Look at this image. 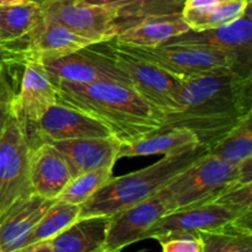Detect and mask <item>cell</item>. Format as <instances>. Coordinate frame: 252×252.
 Wrapping results in <instances>:
<instances>
[{
    "label": "cell",
    "mask_w": 252,
    "mask_h": 252,
    "mask_svg": "<svg viewBox=\"0 0 252 252\" xmlns=\"http://www.w3.org/2000/svg\"><path fill=\"white\" fill-rule=\"evenodd\" d=\"M179 110L164 117L160 129L187 128L201 144H214L252 116V75L218 69L181 79Z\"/></svg>",
    "instance_id": "1"
},
{
    "label": "cell",
    "mask_w": 252,
    "mask_h": 252,
    "mask_svg": "<svg viewBox=\"0 0 252 252\" xmlns=\"http://www.w3.org/2000/svg\"><path fill=\"white\" fill-rule=\"evenodd\" d=\"M54 86L59 103L97 120L122 144L157 132L164 122V116L128 85L110 81H58Z\"/></svg>",
    "instance_id": "2"
},
{
    "label": "cell",
    "mask_w": 252,
    "mask_h": 252,
    "mask_svg": "<svg viewBox=\"0 0 252 252\" xmlns=\"http://www.w3.org/2000/svg\"><path fill=\"white\" fill-rule=\"evenodd\" d=\"M208 152L209 148L199 143L187 149L164 155L159 161L142 170L120 177H111L81 204L79 218L112 216L126 207L153 197Z\"/></svg>",
    "instance_id": "3"
},
{
    "label": "cell",
    "mask_w": 252,
    "mask_h": 252,
    "mask_svg": "<svg viewBox=\"0 0 252 252\" xmlns=\"http://www.w3.org/2000/svg\"><path fill=\"white\" fill-rule=\"evenodd\" d=\"M236 181H252V159L233 165L206 153L162 191L172 211L198 203H208L225 187Z\"/></svg>",
    "instance_id": "4"
},
{
    "label": "cell",
    "mask_w": 252,
    "mask_h": 252,
    "mask_svg": "<svg viewBox=\"0 0 252 252\" xmlns=\"http://www.w3.org/2000/svg\"><path fill=\"white\" fill-rule=\"evenodd\" d=\"M115 43L122 51L149 62L180 79L218 69H233L245 75H252V62L239 54L225 51L201 48L182 44H160L157 47H134Z\"/></svg>",
    "instance_id": "5"
},
{
    "label": "cell",
    "mask_w": 252,
    "mask_h": 252,
    "mask_svg": "<svg viewBox=\"0 0 252 252\" xmlns=\"http://www.w3.org/2000/svg\"><path fill=\"white\" fill-rule=\"evenodd\" d=\"M102 43L118 66L127 74L130 86L140 97L144 98L164 117L179 110L177 93L181 85V79L144 59L122 51L113 38Z\"/></svg>",
    "instance_id": "6"
},
{
    "label": "cell",
    "mask_w": 252,
    "mask_h": 252,
    "mask_svg": "<svg viewBox=\"0 0 252 252\" xmlns=\"http://www.w3.org/2000/svg\"><path fill=\"white\" fill-rule=\"evenodd\" d=\"M52 83H110L130 86L127 74L118 66L102 42L93 43L71 53L42 58ZM132 88V86H130Z\"/></svg>",
    "instance_id": "7"
},
{
    "label": "cell",
    "mask_w": 252,
    "mask_h": 252,
    "mask_svg": "<svg viewBox=\"0 0 252 252\" xmlns=\"http://www.w3.org/2000/svg\"><path fill=\"white\" fill-rule=\"evenodd\" d=\"M31 147L21 123L11 113L0 134V212L32 192Z\"/></svg>",
    "instance_id": "8"
},
{
    "label": "cell",
    "mask_w": 252,
    "mask_h": 252,
    "mask_svg": "<svg viewBox=\"0 0 252 252\" xmlns=\"http://www.w3.org/2000/svg\"><path fill=\"white\" fill-rule=\"evenodd\" d=\"M46 19L59 22L93 43L115 38L120 32L117 10L88 0H49L41 5Z\"/></svg>",
    "instance_id": "9"
},
{
    "label": "cell",
    "mask_w": 252,
    "mask_h": 252,
    "mask_svg": "<svg viewBox=\"0 0 252 252\" xmlns=\"http://www.w3.org/2000/svg\"><path fill=\"white\" fill-rule=\"evenodd\" d=\"M170 212H172L170 201L162 189L153 197L116 212L110 216L102 252H117L144 240L152 226Z\"/></svg>",
    "instance_id": "10"
},
{
    "label": "cell",
    "mask_w": 252,
    "mask_h": 252,
    "mask_svg": "<svg viewBox=\"0 0 252 252\" xmlns=\"http://www.w3.org/2000/svg\"><path fill=\"white\" fill-rule=\"evenodd\" d=\"M24 130L31 148L42 142L112 135L97 120L59 102L49 107L32 127Z\"/></svg>",
    "instance_id": "11"
},
{
    "label": "cell",
    "mask_w": 252,
    "mask_h": 252,
    "mask_svg": "<svg viewBox=\"0 0 252 252\" xmlns=\"http://www.w3.org/2000/svg\"><path fill=\"white\" fill-rule=\"evenodd\" d=\"M58 102L57 90L41 57L32 51L25 64L19 91L11 105V113L22 128L32 127L49 107Z\"/></svg>",
    "instance_id": "12"
},
{
    "label": "cell",
    "mask_w": 252,
    "mask_h": 252,
    "mask_svg": "<svg viewBox=\"0 0 252 252\" xmlns=\"http://www.w3.org/2000/svg\"><path fill=\"white\" fill-rule=\"evenodd\" d=\"M252 14L251 10L244 16L224 26L214 29L189 31L171 37L164 44L201 47L216 51L236 53L241 58L252 62Z\"/></svg>",
    "instance_id": "13"
},
{
    "label": "cell",
    "mask_w": 252,
    "mask_h": 252,
    "mask_svg": "<svg viewBox=\"0 0 252 252\" xmlns=\"http://www.w3.org/2000/svg\"><path fill=\"white\" fill-rule=\"evenodd\" d=\"M54 201L31 193L0 212V252L21 251Z\"/></svg>",
    "instance_id": "14"
},
{
    "label": "cell",
    "mask_w": 252,
    "mask_h": 252,
    "mask_svg": "<svg viewBox=\"0 0 252 252\" xmlns=\"http://www.w3.org/2000/svg\"><path fill=\"white\" fill-rule=\"evenodd\" d=\"M59 150L68 164L71 176L103 166H115L122 143L116 137H89L47 142Z\"/></svg>",
    "instance_id": "15"
},
{
    "label": "cell",
    "mask_w": 252,
    "mask_h": 252,
    "mask_svg": "<svg viewBox=\"0 0 252 252\" xmlns=\"http://www.w3.org/2000/svg\"><path fill=\"white\" fill-rule=\"evenodd\" d=\"M234 219L246 218L236 217L230 211L224 208L220 204L214 203V202L192 204V206L175 209V211L165 214L145 234L144 240L158 239L160 236L180 233V231L197 233V231L206 230V229L216 228V226L228 223Z\"/></svg>",
    "instance_id": "16"
},
{
    "label": "cell",
    "mask_w": 252,
    "mask_h": 252,
    "mask_svg": "<svg viewBox=\"0 0 252 252\" xmlns=\"http://www.w3.org/2000/svg\"><path fill=\"white\" fill-rule=\"evenodd\" d=\"M71 179L65 159L53 145L42 142L31 148L30 182L33 193L57 199Z\"/></svg>",
    "instance_id": "17"
},
{
    "label": "cell",
    "mask_w": 252,
    "mask_h": 252,
    "mask_svg": "<svg viewBox=\"0 0 252 252\" xmlns=\"http://www.w3.org/2000/svg\"><path fill=\"white\" fill-rule=\"evenodd\" d=\"M110 216L78 218L58 235L49 239L52 252H102Z\"/></svg>",
    "instance_id": "18"
},
{
    "label": "cell",
    "mask_w": 252,
    "mask_h": 252,
    "mask_svg": "<svg viewBox=\"0 0 252 252\" xmlns=\"http://www.w3.org/2000/svg\"><path fill=\"white\" fill-rule=\"evenodd\" d=\"M189 27L181 14L154 16L142 20L118 32L115 37L120 43L134 47H157L171 37L189 31Z\"/></svg>",
    "instance_id": "19"
},
{
    "label": "cell",
    "mask_w": 252,
    "mask_h": 252,
    "mask_svg": "<svg viewBox=\"0 0 252 252\" xmlns=\"http://www.w3.org/2000/svg\"><path fill=\"white\" fill-rule=\"evenodd\" d=\"M30 48L41 58L59 57L93 44V42L70 31L59 22L42 17L39 24L27 36Z\"/></svg>",
    "instance_id": "20"
},
{
    "label": "cell",
    "mask_w": 252,
    "mask_h": 252,
    "mask_svg": "<svg viewBox=\"0 0 252 252\" xmlns=\"http://www.w3.org/2000/svg\"><path fill=\"white\" fill-rule=\"evenodd\" d=\"M199 144L196 135L187 128L159 129L135 142L122 144L118 152V160L122 158L167 155Z\"/></svg>",
    "instance_id": "21"
},
{
    "label": "cell",
    "mask_w": 252,
    "mask_h": 252,
    "mask_svg": "<svg viewBox=\"0 0 252 252\" xmlns=\"http://www.w3.org/2000/svg\"><path fill=\"white\" fill-rule=\"evenodd\" d=\"M31 52L27 38L11 42L0 41V103L12 105Z\"/></svg>",
    "instance_id": "22"
},
{
    "label": "cell",
    "mask_w": 252,
    "mask_h": 252,
    "mask_svg": "<svg viewBox=\"0 0 252 252\" xmlns=\"http://www.w3.org/2000/svg\"><path fill=\"white\" fill-rule=\"evenodd\" d=\"M252 219H234L198 231L203 252H252Z\"/></svg>",
    "instance_id": "23"
},
{
    "label": "cell",
    "mask_w": 252,
    "mask_h": 252,
    "mask_svg": "<svg viewBox=\"0 0 252 252\" xmlns=\"http://www.w3.org/2000/svg\"><path fill=\"white\" fill-rule=\"evenodd\" d=\"M117 10L120 31L148 17L181 14L186 0H88Z\"/></svg>",
    "instance_id": "24"
},
{
    "label": "cell",
    "mask_w": 252,
    "mask_h": 252,
    "mask_svg": "<svg viewBox=\"0 0 252 252\" xmlns=\"http://www.w3.org/2000/svg\"><path fill=\"white\" fill-rule=\"evenodd\" d=\"M42 17V7L36 1L0 5V41L11 42L27 38Z\"/></svg>",
    "instance_id": "25"
},
{
    "label": "cell",
    "mask_w": 252,
    "mask_h": 252,
    "mask_svg": "<svg viewBox=\"0 0 252 252\" xmlns=\"http://www.w3.org/2000/svg\"><path fill=\"white\" fill-rule=\"evenodd\" d=\"M250 6H252L251 2H246L245 0H231L208 9L182 10L181 16L189 30L201 31L230 24L244 16Z\"/></svg>",
    "instance_id": "26"
},
{
    "label": "cell",
    "mask_w": 252,
    "mask_h": 252,
    "mask_svg": "<svg viewBox=\"0 0 252 252\" xmlns=\"http://www.w3.org/2000/svg\"><path fill=\"white\" fill-rule=\"evenodd\" d=\"M209 153L233 165H241L243 162L251 160L252 116L221 138L209 149Z\"/></svg>",
    "instance_id": "27"
},
{
    "label": "cell",
    "mask_w": 252,
    "mask_h": 252,
    "mask_svg": "<svg viewBox=\"0 0 252 252\" xmlns=\"http://www.w3.org/2000/svg\"><path fill=\"white\" fill-rule=\"evenodd\" d=\"M80 208L81 206H78V204L65 203V202L56 199L53 204L48 208V211L42 217V219L36 225L34 230L32 231L30 238L27 239L25 248L34 243H38V241L49 240L53 236L58 235L61 231L68 228L73 221H75L79 218Z\"/></svg>",
    "instance_id": "28"
},
{
    "label": "cell",
    "mask_w": 252,
    "mask_h": 252,
    "mask_svg": "<svg viewBox=\"0 0 252 252\" xmlns=\"http://www.w3.org/2000/svg\"><path fill=\"white\" fill-rule=\"evenodd\" d=\"M113 166H103L73 177L57 199L81 206L112 177Z\"/></svg>",
    "instance_id": "29"
},
{
    "label": "cell",
    "mask_w": 252,
    "mask_h": 252,
    "mask_svg": "<svg viewBox=\"0 0 252 252\" xmlns=\"http://www.w3.org/2000/svg\"><path fill=\"white\" fill-rule=\"evenodd\" d=\"M164 252H203V241L197 233L180 231L155 239Z\"/></svg>",
    "instance_id": "30"
},
{
    "label": "cell",
    "mask_w": 252,
    "mask_h": 252,
    "mask_svg": "<svg viewBox=\"0 0 252 252\" xmlns=\"http://www.w3.org/2000/svg\"><path fill=\"white\" fill-rule=\"evenodd\" d=\"M231 1V0H186L182 10H202L208 7L216 6V5L223 4V2Z\"/></svg>",
    "instance_id": "31"
},
{
    "label": "cell",
    "mask_w": 252,
    "mask_h": 252,
    "mask_svg": "<svg viewBox=\"0 0 252 252\" xmlns=\"http://www.w3.org/2000/svg\"><path fill=\"white\" fill-rule=\"evenodd\" d=\"M10 116H11V106L0 103V134H1Z\"/></svg>",
    "instance_id": "32"
},
{
    "label": "cell",
    "mask_w": 252,
    "mask_h": 252,
    "mask_svg": "<svg viewBox=\"0 0 252 252\" xmlns=\"http://www.w3.org/2000/svg\"><path fill=\"white\" fill-rule=\"evenodd\" d=\"M31 1H33V0H0V5H20Z\"/></svg>",
    "instance_id": "33"
},
{
    "label": "cell",
    "mask_w": 252,
    "mask_h": 252,
    "mask_svg": "<svg viewBox=\"0 0 252 252\" xmlns=\"http://www.w3.org/2000/svg\"><path fill=\"white\" fill-rule=\"evenodd\" d=\"M33 1H36L37 4L42 5V4H43V2H46V1H49V0H33Z\"/></svg>",
    "instance_id": "34"
},
{
    "label": "cell",
    "mask_w": 252,
    "mask_h": 252,
    "mask_svg": "<svg viewBox=\"0 0 252 252\" xmlns=\"http://www.w3.org/2000/svg\"><path fill=\"white\" fill-rule=\"evenodd\" d=\"M245 1L246 2H251V4H252V0H245Z\"/></svg>",
    "instance_id": "35"
}]
</instances>
